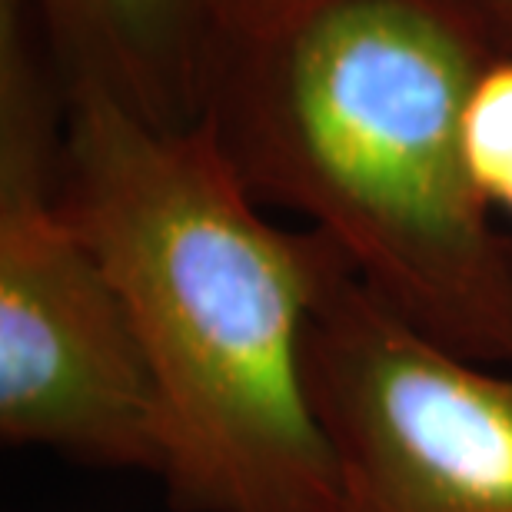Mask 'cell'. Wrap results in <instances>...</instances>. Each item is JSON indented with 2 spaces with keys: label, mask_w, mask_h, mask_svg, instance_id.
Instances as JSON below:
<instances>
[{
  "label": "cell",
  "mask_w": 512,
  "mask_h": 512,
  "mask_svg": "<svg viewBox=\"0 0 512 512\" xmlns=\"http://www.w3.org/2000/svg\"><path fill=\"white\" fill-rule=\"evenodd\" d=\"M483 37L493 54H512V0H443Z\"/></svg>",
  "instance_id": "52a82bcc"
},
{
  "label": "cell",
  "mask_w": 512,
  "mask_h": 512,
  "mask_svg": "<svg viewBox=\"0 0 512 512\" xmlns=\"http://www.w3.org/2000/svg\"><path fill=\"white\" fill-rule=\"evenodd\" d=\"M60 207L127 306L180 512H333L336 473L303 383V326L333 243L256 213L210 117L157 127L60 84Z\"/></svg>",
  "instance_id": "6da1fadb"
},
{
  "label": "cell",
  "mask_w": 512,
  "mask_h": 512,
  "mask_svg": "<svg viewBox=\"0 0 512 512\" xmlns=\"http://www.w3.org/2000/svg\"><path fill=\"white\" fill-rule=\"evenodd\" d=\"M286 4H290V0H233V27L270 17L276 10H283Z\"/></svg>",
  "instance_id": "ba28073f"
},
{
  "label": "cell",
  "mask_w": 512,
  "mask_h": 512,
  "mask_svg": "<svg viewBox=\"0 0 512 512\" xmlns=\"http://www.w3.org/2000/svg\"><path fill=\"white\" fill-rule=\"evenodd\" d=\"M463 157L489 210L512 217V54H493L463 107Z\"/></svg>",
  "instance_id": "8992f818"
},
{
  "label": "cell",
  "mask_w": 512,
  "mask_h": 512,
  "mask_svg": "<svg viewBox=\"0 0 512 512\" xmlns=\"http://www.w3.org/2000/svg\"><path fill=\"white\" fill-rule=\"evenodd\" d=\"M489 57L443 0H290L233 27L203 117L253 197L310 217L376 300L512 366V237L463 157Z\"/></svg>",
  "instance_id": "7a4b0ae2"
},
{
  "label": "cell",
  "mask_w": 512,
  "mask_h": 512,
  "mask_svg": "<svg viewBox=\"0 0 512 512\" xmlns=\"http://www.w3.org/2000/svg\"><path fill=\"white\" fill-rule=\"evenodd\" d=\"M60 84L104 90L157 127L203 120L233 0H30Z\"/></svg>",
  "instance_id": "5b68a950"
},
{
  "label": "cell",
  "mask_w": 512,
  "mask_h": 512,
  "mask_svg": "<svg viewBox=\"0 0 512 512\" xmlns=\"http://www.w3.org/2000/svg\"><path fill=\"white\" fill-rule=\"evenodd\" d=\"M30 0H0V436L163 473V419L127 306L60 207V133Z\"/></svg>",
  "instance_id": "3957f363"
},
{
  "label": "cell",
  "mask_w": 512,
  "mask_h": 512,
  "mask_svg": "<svg viewBox=\"0 0 512 512\" xmlns=\"http://www.w3.org/2000/svg\"><path fill=\"white\" fill-rule=\"evenodd\" d=\"M303 383L333 512H512V376L409 326L336 247L303 326Z\"/></svg>",
  "instance_id": "277c9868"
}]
</instances>
